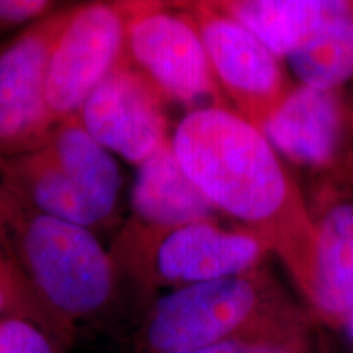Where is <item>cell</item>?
I'll return each instance as SVG.
<instances>
[{"mask_svg": "<svg viewBox=\"0 0 353 353\" xmlns=\"http://www.w3.org/2000/svg\"><path fill=\"white\" fill-rule=\"evenodd\" d=\"M170 144L211 205L278 255L307 303L316 278V223L263 132L232 108L205 107L185 114Z\"/></svg>", "mask_w": 353, "mask_h": 353, "instance_id": "1", "label": "cell"}, {"mask_svg": "<svg viewBox=\"0 0 353 353\" xmlns=\"http://www.w3.org/2000/svg\"><path fill=\"white\" fill-rule=\"evenodd\" d=\"M0 237L43 303L76 332L120 298V272L94 231L32 208L2 183Z\"/></svg>", "mask_w": 353, "mask_h": 353, "instance_id": "2", "label": "cell"}, {"mask_svg": "<svg viewBox=\"0 0 353 353\" xmlns=\"http://www.w3.org/2000/svg\"><path fill=\"white\" fill-rule=\"evenodd\" d=\"M0 183L32 208L95 232L113 223L123 176L113 154L70 117L38 148L0 162Z\"/></svg>", "mask_w": 353, "mask_h": 353, "instance_id": "3", "label": "cell"}, {"mask_svg": "<svg viewBox=\"0 0 353 353\" xmlns=\"http://www.w3.org/2000/svg\"><path fill=\"white\" fill-rule=\"evenodd\" d=\"M257 270L169 290L154 299L134 337V353H196L298 314Z\"/></svg>", "mask_w": 353, "mask_h": 353, "instance_id": "4", "label": "cell"}, {"mask_svg": "<svg viewBox=\"0 0 353 353\" xmlns=\"http://www.w3.org/2000/svg\"><path fill=\"white\" fill-rule=\"evenodd\" d=\"M270 250L245 229H224L216 219L164 232L123 229L112 257L121 280L141 291L205 283L257 270Z\"/></svg>", "mask_w": 353, "mask_h": 353, "instance_id": "5", "label": "cell"}, {"mask_svg": "<svg viewBox=\"0 0 353 353\" xmlns=\"http://www.w3.org/2000/svg\"><path fill=\"white\" fill-rule=\"evenodd\" d=\"M134 2L123 61L148 79L165 101L228 107L201 34L182 3Z\"/></svg>", "mask_w": 353, "mask_h": 353, "instance_id": "6", "label": "cell"}, {"mask_svg": "<svg viewBox=\"0 0 353 353\" xmlns=\"http://www.w3.org/2000/svg\"><path fill=\"white\" fill-rule=\"evenodd\" d=\"M77 3H59L0 44V162L32 151L52 126L46 74L54 44Z\"/></svg>", "mask_w": 353, "mask_h": 353, "instance_id": "7", "label": "cell"}, {"mask_svg": "<svg viewBox=\"0 0 353 353\" xmlns=\"http://www.w3.org/2000/svg\"><path fill=\"white\" fill-rule=\"evenodd\" d=\"M182 6L198 26L223 95L234 105V112L262 130L294 90L278 57L214 2Z\"/></svg>", "mask_w": 353, "mask_h": 353, "instance_id": "8", "label": "cell"}, {"mask_svg": "<svg viewBox=\"0 0 353 353\" xmlns=\"http://www.w3.org/2000/svg\"><path fill=\"white\" fill-rule=\"evenodd\" d=\"M134 2H85L59 34L46 74V101L54 123L77 117L83 101L123 61Z\"/></svg>", "mask_w": 353, "mask_h": 353, "instance_id": "9", "label": "cell"}, {"mask_svg": "<svg viewBox=\"0 0 353 353\" xmlns=\"http://www.w3.org/2000/svg\"><path fill=\"white\" fill-rule=\"evenodd\" d=\"M165 99L125 61L88 95L77 118L113 156L139 167L170 141Z\"/></svg>", "mask_w": 353, "mask_h": 353, "instance_id": "10", "label": "cell"}, {"mask_svg": "<svg viewBox=\"0 0 353 353\" xmlns=\"http://www.w3.org/2000/svg\"><path fill=\"white\" fill-rule=\"evenodd\" d=\"M352 117L339 90L294 87L262 126L272 148L290 162L311 170L341 165Z\"/></svg>", "mask_w": 353, "mask_h": 353, "instance_id": "11", "label": "cell"}, {"mask_svg": "<svg viewBox=\"0 0 353 353\" xmlns=\"http://www.w3.org/2000/svg\"><path fill=\"white\" fill-rule=\"evenodd\" d=\"M132 228L164 232L216 219L218 210L180 165L170 141L138 167L131 190Z\"/></svg>", "mask_w": 353, "mask_h": 353, "instance_id": "12", "label": "cell"}, {"mask_svg": "<svg viewBox=\"0 0 353 353\" xmlns=\"http://www.w3.org/2000/svg\"><path fill=\"white\" fill-rule=\"evenodd\" d=\"M317 231L316 278L307 304L317 319L342 327L353 304V200H337L312 216Z\"/></svg>", "mask_w": 353, "mask_h": 353, "instance_id": "13", "label": "cell"}, {"mask_svg": "<svg viewBox=\"0 0 353 353\" xmlns=\"http://www.w3.org/2000/svg\"><path fill=\"white\" fill-rule=\"evenodd\" d=\"M214 6L249 30L276 57L301 50L330 19L345 10L343 0H224Z\"/></svg>", "mask_w": 353, "mask_h": 353, "instance_id": "14", "label": "cell"}, {"mask_svg": "<svg viewBox=\"0 0 353 353\" xmlns=\"http://www.w3.org/2000/svg\"><path fill=\"white\" fill-rule=\"evenodd\" d=\"M291 72L304 87L339 90L353 77V2L330 19L304 44L286 57Z\"/></svg>", "mask_w": 353, "mask_h": 353, "instance_id": "15", "label": "cell"}, {"mask_svg": "<svg viewBox=\"0 0 353 353\" xmlns=\"http://www.w3.org/2000/svg\"><path fill=\"white\" fill-rule=\"evenodd\" d=\"M3 316L34 322L68 348L76 341V330L57 319L43 303L0 237V317Z\"/></svg>", "mask_w": 353, "mask_h": 353, "instance_id": "16", "label": "cell"}, {"mask_svg": "<svg viewBox=\"0 0 353 353\" xmlns=\"http://www.w3.org/2000/svg\"><path fill=\"white\" fill-rule=\"evenodd\" d=\"M196 353H309L306 322L298 312L268 327L228 339Z\"/></svg>", "mask_w": 353, "mask_h": 353, "instance_id": "17", "label": "cell"}, {"mask_svg": "<svg viewBox=\"0 0 353 353\" xmlns=\"http://www.w3.org/2000/svg\"><path fill=\"white\" fill-rule=\"evenodd\" d=\"M59 341L32 321L0 317V353H65Z\"/></svg>", "mask_w": 353, "mask_h": 353, "instance_id": "18", "label": "cell"}, {"mask_svg": "<svg viewBox=\"0 0 353 353\" xmlns=\"http://www.w3.org/2000/svg\"><path fill=\"white\" fill-rule=\"evenodd\" d=\"M50 0H0V41L12 37L59 7Z\"/></svg>", "mask_w": 353, "mask_h": 353, "instance_id": "19", "label": "cell"}, {"mask_svg": "<svg viewBox=\"0 0 353 353\" xmlns=\"http://www.w3.org/2000/svg\"><path fill=\"white\" fill-rule=\"evenodd\" d=\"M342 329H343V330H345L347 337H348V339H350V342L353 343V304H352L350 311H348V316H347V319H345V322H343Z\"/></svg>", "mask_w": 353, "mask_h": 353, "instance_id": "20", "label": "cell"}, {"mask_svg": "<svg viewBox=\"0 0 353 353\" xmlns=\"http://www.w3.org/2000/svg\"><path fill=\"white\" fill-rule=\"evenodd\" d=\"M350 117H352V131H353V110L350 112Z\"/></svg>", "mask_w": 353, "mask_h": 353, "instance_id": "21", "label": "cell"}]
</instances>
